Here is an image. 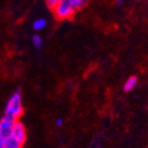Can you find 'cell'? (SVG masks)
Returning <instances> with one entry per match:
<instances>
[{"label":"cell","mask_w":148,"mask_h":148,"mask_svg":"<svg viewBox=\"0 0 148 148\" xmlns=\"http://www.w3.org/2000/svg\"><path fill=\"white\" fill-rule=\"evenodd\" d=\"M23 114V106H22V97H21L20 90L18 89L15 93L10 97L5 108L4 116L10 117L12 119L18 120V118Z\"/></svg>","instance_id":"6da1fadb"},{"label":"cell","mask_w":148,"mask_h":148,"mask_svg":"<svg viewBox=\"0 0 148 148\" xmlns=\"http://www.w3.org/2000/svg\"><path fill=\"white\" fill-rule=\"evenodd\" d=\"M53 10H54L55 17L58 20H65L73 17L76 8H74L71 0H61L59 3L55 5Z\"/></svg>","instance_id":"7a4b0ae2"},{"label":"cell","mask_w":148,"mask_h":148,"mask_svg":"<svg viewBox=\"0 0 148 148\" xmlns=\"http://www.w3.org/2000/svg\"><path fill=\"white\" fill-rule=\"evenodd\" d=\"M17 120L12 119L10 117L3 116V118L0 120V137L3 139L8 138L12 136V132L14 124Z\"/></svg>","instance_id":"3957f363"},{"label":"cell","mask_w":148,"mask_h":148,"mask_svg":"<svg viewBox=\"0 0 148 148\" xmlns=\"http://www.w3.org/2000/svg\"><path fill=\"white\" fill-rule=\"evenodd\" d=\"M12 136L14 138L17 139L19 142H21L22 144L25 143L26 141V130H25V126L22 122L20 121H16L15 124H14V127H12Z\"/></svg>","instance_id":"277c9868"},{"label":"cell","mask_w":148,"mask_h":148,"mask_svg":"<svg viewBox=\"0 0 148 148\" xmlns=\"http://www.w3.org/2000/svg\"><path fill=\"white\" fill-rule=\"evenodd\" d=\"M3 145H4V148H22L23 144L12 136H10L8 138L4 139Z\"/></svg>","instance_id":"5b68a950"},{"label":"cell","mask_w":148,"mask_h":148,"mask_svg":"<svg viewBox=\"0 0 148 148\" xmlns=\"http://www.w3.org/2000/svg\"><path fill=\"white\" fill-rule=\"evenodd\" d=\"M137 81H138V79H137V77H135V76L128 78L127 81L125 82V84H124V86H123L124 91H131V90H133V89L135 88V86H136Z\"/></svg>","instance_id":"8992f818"},{"label":"cell","mask_w":148,"mask_h":148,"mask_svg":"<svg viewBox=\"0 0 148 148\" xmlns=\"http://www.w3.org/2000/svg\"><path fill=\"white\" fill-rule=\"evenodd\" d=\"M46 26H47V21L45 20V19H36V20L33 22V24H32L33 29L36 30V31L42 30Z\"/></svg>","instance_id":"52a82bcc"},{"label":"cell","mask_w":148,"mask_h":148,"mask_svg":"<svg viewBox=\"0 0 148 148\" xmlns=\"http://www.w3.org/2000/svg\"><path fill=\"white\" fill-rule=\"evenodd\" d=\"M71 1L74 5V8L78 10V8H82L83 6H85L88 0H71Z\"/></svg>","instance_id":"ba28073f"},{"label":"cell","mask_w":148,"mask_h":148,"mask_svg":"<svg viewBox=\"0 0 148 148\" xmlns=\"http://www.w3.org/2000/svg\"><path fill=\"white\" fill-rule=\"evenodd\" d=\"M32 42H33V45H34V47L36 48H40L42 47V37L40 36V35H33L32 36Z\"/></svg>","instance_id":"9c48e42d"},{"label":"cell","mask_w":148,"mask_h":148,"mask_svg":"<svg viewBox=\"0 0 148 148\" xmlns=\"http://www.w3.org/2000/svg\"><path fill=\"white\" fill-rule=\"evenodd\" d=\"M61 0H47V5L49 8H54V6L57 4V3H59Z\"/></svg>","instance_id":"30bf717a"},{"label":"cell","mask_w":148,"mask_h":148,"mask_svg":"<svg viewBox=\"0 0 148 148\" xmlns=\"http://www.w3.org/2000/svg\"><path fill=\"white\" fill-rule=\"evenodd\" d=\"M62 123H63V120H62L61 118H58V119H57V121H56V124H57V125H58V126H61Z\"/></svg>","instance_id":"8fae6325"},{"label":"cell","mask_w":148,"mask_h":148,"mask_svg":"<svg viewBox=\"0 0 148 148\" xmlns=\"http://www.w3.org/2000/svg\"><path fill=\"white\" fill-rule=\"evenodd\" d=\"M123 0H116V4L118 5V6H121V5L123 4Z\"/></svg>","instance_id":"7c38bea8"},{"label":"cell","mask_w":148,"mask_h":148,"mask_svg":"<svg viewBox=\"0 0 148 148\" xmlns=\"http://www.w3.org/2000/svg\"><path fill=\"white\" fill-rule=\"evenodd\" d=\"M3 141H4V139L0 137V148H4V145H3Z\"/></svg>","instance_id":"4fadbf2b"}]
</instances>
